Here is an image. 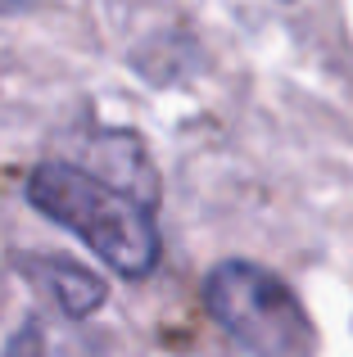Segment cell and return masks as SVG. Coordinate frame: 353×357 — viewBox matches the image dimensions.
<instances>
[{
    "label": "cell",
    "mask_w": 353,
    "mask_h": 357,
    "mask_svg": "<svg viewBox=\"0 0 353 357\" xmlns=\"http://www.w3.org/2000/svg\"><path fill=\"white\" fill-rule=\"evenodd\" d=\"M27 0H0V14H14V9H23Z\"/></svg>",
    "instance_id": "cell-5"
},
{
    "label": "cell",
    "mask_w": 353,
    "mask_h": 357,
    "mask_svg": "<svg viewBox=\"0 0 353 357\" xmlns=\"http://www.w3.org/2000/svg\"><path fill=\"white\" fill-rule=\"evenodd\" d=\"M18 271H23L36 289H45L68 321H87V317L100 312L105 298H109L105 280H100L96 271L68 262V258H18Z\"/></svg>",
    "instance_id": "cell-3"
},
{
    "label": "cell",
    "mask_w": 353,
    "mask_h": 357,
    "mask_svg": "<svg viewBox=\"0 0 353 357\" xmlns=\"http://www.w3.org/2000/svg\"><path fill=\"white\" fill-rule=\"evenodd\" d=\"M27 204L45 213L54 227L73 231L118 276L141 280L159 267V231H154L150 208L87 167L59 163V158L32 167Z\"/></svg>",
    "instance_id": "cell-1"
},
{
    "label": "cell",
    "mask_w": 353,
    "mask_h": 357,
    "mask_svg": "<svg viewBox=\"0 0 353 357\" xmlns=\"http://www.w3.org/2000/svg\"><path fill=\"white\" fill-rule=\"evenodd\" d=\"M204 303L213 321L254 357H313V321L294 289L258 262L227 258L204 280Z\"/></svg>",
    "instance_id": "cell-2"
},
{
    "label": "cell",
    "mask_w": 353,
    "mask_h": 357,
    "mask_svg": "<svg viewBox=\"0 0 353 357\" xmlns=\"http://www.w3.org/2000/svg\"><path fill=\"white\" fill-rule=\"evenodd\" d=\"M5 357H100V344L91 340L82 326H73L68 317H63V321L32 317V321H23V331L9 340Z\"/></svg>",
    "instance_id": "cell-4"
}]
</instances>
